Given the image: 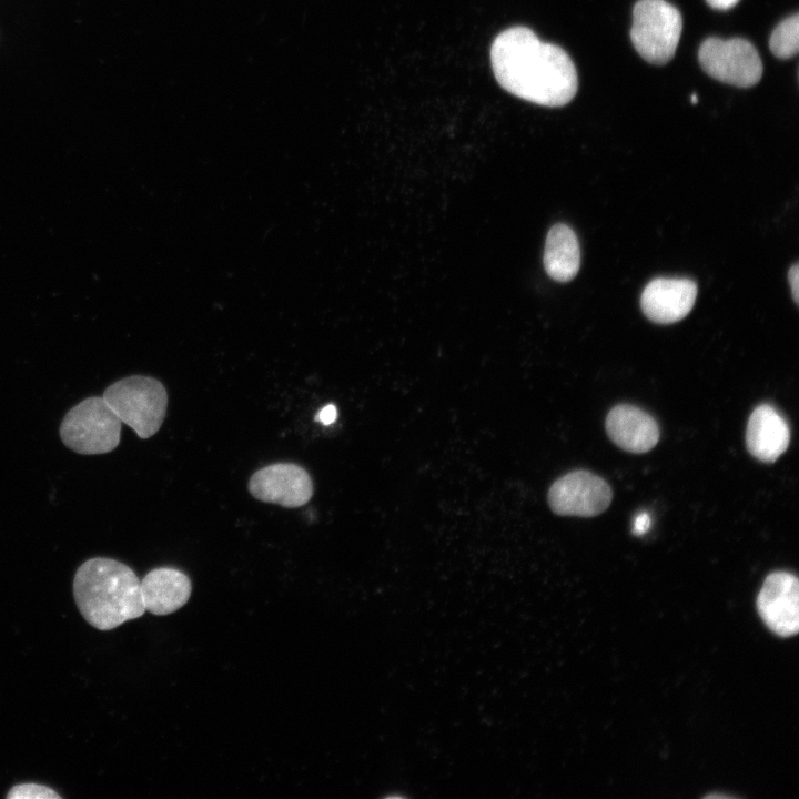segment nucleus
<instances>
[{
  "label": "nucleus",
  "mask_w": 799,
  "mask_h": 799,
  "mask_svg": "<svg viewBox=\"0 0 799 799\" xmlns=\"http://www.w3.org/2000/svg\"><path fill=\"white\" fill-rule=\"evenodd\" d=\"M495 78L507 92L526 101L562 107L576 94L578 81L569 55L546 43L528 28L513 27L499 33L490 48Z\"/></svg>",
  "instance_id": "obj_1"
},
{
  "label": "nucleus",
  "mask_w": 799,
  "mask_h": 799,
  "mask_svg": "<svg viewBox=\"0 0 799 799\" xmlns=\"http://www.w3.org/2000/svg\"><path fill=\"white\" fill-rule=\"evenodd\" d=\"M73 596L83 618L111 630L145 613L141 580L125 564L107 557L85 560L77 569Z\"/></svg>",
  "instance_id": "obj_2"
},
{
  "label": "nucleus",
  "mask_w": 799,
  "mask_h": 799,
  "mask_svg": "<svg viewBox=\"0 0 799 799\" xmlns=\"http://www.w3.org/2000/svg\"><path fill=\"white\" fill-rule=\"evenodd\" d=\"M102 397L119 419L142 439L153 436L166 415V390L151 376L132 375L119 380L107 387Z\"/></svg>",
  "instance_id": "obj_3"
},
{
  "label": "nucleus",
  "mask_w": 799,
  "mask_h": 799,
  "mask_svg": "<svg viewBox=\"0 0 799 799\" xmlns=\"http://www.w3.org/2000/svg\"><path fill=\"white\" fill-rule=\"evenodd\" d=\"M122 422L103 397L91 396L73 406L62 419L63 444L83 455L104 454L120 443Z\"/></svg>",
  "instance_id": "obj_4"
},
{
  "label": "nucleus",
  "mask_w": 799,
  "mask_h": 799,
  "mask_svg": "<svg viewBox=\"0 0 799 799\" xmlns=\"http://www.w3.org/2000/svg\"><path fill=\"white\" fill-rule=\"evenodd\" d=\"M682 30V18L665 0H639L633 11L630 39L647 62L665 64L675 54Z\"/></svg>",
  "instance_id": "obj_5"
},
{
  "label": "nucleus",
  "mask_w": 799,
  "mask_h": 799,
  "mask_svg": "<svg viewBox=\"0 0 799 799\" xmlns=\"http://www.w3.org/2000/svg\"><path fill=\"white\" fill-rule=\"evenodd\" d=\"M698 59L707 74L727 84L748 88L757 84L762 75L757 50L741 38H709L701 43Z\"/></svg>",
  "instance_id": "obj_6"
},
{
  "label": "nucleus",
  "mask_w": 799,
  "mask_h": 799,
  "mask_svg": "<svg viewBox=\"0 0 799 799\" xmlns=\"http://www.w3.org/2000/svg\"><path fill=\"white\" fill-rule=\"evenodd\" d=\"M547 497L550 509L558 515L593 517L608 508L613 493L605 479L578 469L556 479Z\"/></svg>",
  "instance_id": "obj_7"
},
{
  "label": "nucleus",
  "mask_w": 799,
  "mask_h": 799,
  "mask_svg": "<svg viewBox=\"0 0 799 799\" xmlns=\"http://www.w3.org/2000/svg\"><path fill=\"white\" fill-rule=\"evenodd\" d=\"M249 492L261 502L297 508L313 496V481L302 466L275 463L257 469L249 479Z\"/></svg>",
  "instance_id": "obj_8"
},
{
  "label": "nucleus",
  "mask_w": 799,
  "mask_h": 799,
  "mask_svg": "<svg viewBox=\"0 0 799 799\" xmlns=\"http://www.w3.org/2000/svg\"><path fill=\"white\" fill-rule=\"evenodd\" d=\"M757 608L767 627L781 637L796 635L799 629V583L788 572L767 576L758 594Z\"/></svg>",
  "instance_id": "obj_9"
},
{
  "label": "nucleus",
  "mask_w": 799,
  "mask_h": 799,
  "mask_svg": "<svg viewBox=\"0 0 799 799\" xmlns=\"http://www.w3.org/2000/svg\"><path fill=\"white\" fill-rule=\"evenodd\" d=\"M697 284L689 279L658 277L644 289L640 306L651 322L671 324L682 320L692 309Z\"/></svg>",
  "instance_id": "obj_10"
},
{
  "label": "nucleus",
  "mask_w": 799,
  "mask_h": 799,
  "mask_svg": "<svg viewBox=\"0 0 799 799\" xmlns=\"http://www.w3.org/2000/svg\"><path fill=\"white\" fill-rule=\"evenodd\" d=\"M605 427L609 438L630 453H646L659 441V427L654 417L629 404L613 407L607 414Z\"/></svg>",
  "instance_id": "obj_11"
},
{
  "label": "nucleus",
  "mask_w": 799,
  "mask_h": 799,
  "mask_svg": "<svg viewBox=\"0 0 799 799\" xmlns=\"http://www.w3.org/2000/svg\"><path fill=\"white\" fill-rule=\"evenodd\" d=\"M789 442V425L773 406L761 404L752 411L746 429V446L755 458L772 463L785 453Z\"/></svg>",
  "instance_id": "obj_12"
},
{
  "label": "nucleus",
  "mask_w": 799,
  "mask_h": 799,
  "mask_svg": "<svg viewBox=\"0 0 799 799\" xmlns=\"http://www.w3.org/2000/svg\"><path fill=\"white\" fill-rule=\"evenodd\" d=\"M141 591L145 611L165 616L186 604L192 593V583L180 569L158 567L143 577Z\"/></svg>",
  "instance_id": "obj_13"
},
{
  "label": "nucleus",
  "mask_w": 799,
  "mask_h": 799,
  "mask_svg": "<svg viewBox=\"0 0 799 799\" xmlns=\"http://www.w3.org/2000/svg\"><path fill=\"white\" fill-rule=\"evenodd\" d=\"M580 265V250L574 231L565 224H555L547 234L544 250V267L549 277L568 282L575 277Z\"/></svg>",
  "instance_id": "obj_14"
},
{
  "label": "nucleus",
  "mask_w": 799,
  "mask_h": 799,
  "mask_svg": "<svg viewBox=\"0 0 799 799\" xmlns=\"http://www.w3.org/2000/svg\"><path fill=\"white\" fill-rule=\"evenodd\" d=\"M770 51L779 59L795 57L799 50V16L793 14L781 21L769 40Z\"/></svg>",
  "instance_id": "obj_15"
},
{
  "label": "nucleus",
  "mask_w": 799,
  "mask_h": 799,
  "mask_svg": "<svg viewBox=\"0 0 799 799\" xmlns=\"http://www.w3.org/2000/svg\"><path fill=\"white\" fill-rule=\"evenodd\" d=\"M8 799H60L53 789L39 783H19L10 789Z\"/></svg>",
  "instance_id": "obj_16"
},
{
  "label": "nucleus",
  "mask_w": 799,
  "mask_h": 799,
  "mask_svg": "<svg viewBox=\"0 0 799 799\" xmlns=\"http://www.w3.org/2000/svg\"><path fill=\"white\" fill-rule=\"evenodd\" d=\"M788 281L795 303H799V264L795 263L788 271Z\"/></svg>",
  "instance_id": "obj_17"
},
{
  "label": "nucleus",
  "mask_w": 799,
  "mask_h": 799,
  "mask_svg": "<svg viewBox=\"0 0 799 799\" xmlns=\"http://www.w3.org/2000/svg\"><path fill=\"white\" fill-rule=\"evenodd\" d=\"M337 417V409L336 406L333 404H328L324 406L315 416L316 422H321L323 425H330L333 422H335Z\"/></svg>",
  "instance_id": "obj_18"
},
{
  "label": "nucleus",
  "mask_w": 799,
  "mask_h": 799,
  "mask_svg": "<svg viewBox=\"0 0 799 799\" xmlns=\"http://www.w3.org/2000/svg\"><path fill=\"white\" fill-rule=\"evenodd\" d=\"M650 527V516L647 513L638 514L634 519L633 533L635 535L645 534Z\"/></svg>",
  "instance_id": "obj_19"
},
{
  "label": "nucleus",
  "mask_w": 799,
  "mask_h": 799,
  "mask_svg": "<svg viewBox=\"0 0 799 799\" xmlns=\"http://www.w3.org/2000/svg\"><path fill=\"white\" fill-rule=\"evenodd\" d=\"M714 9L727 10L732 8L739 0H706Z\"/></svg>",
  "instance_id": "obj_20"
},
{
  "label": "nucleus",
  "mask_w": 799,
  "mask_h": 799,
  "mask_svg": "<svg viewBox=\"0 0 799 799\" xmlns=\"http://www.w3.org/2000/svg\"><path fill=\"white\" fill-rule=\"evenodd\" d=\"M690 100H691L692 103H697V97H696V95H691V99H690Z\"/></svg>",
  "instance_id": "obj_21"
}]
</instances>
